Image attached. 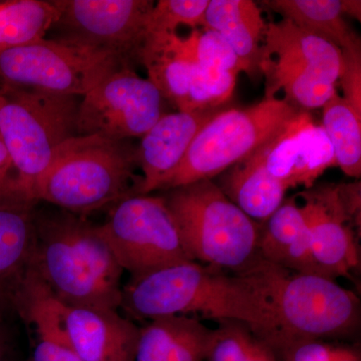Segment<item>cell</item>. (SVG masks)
Instances as JSON below:
<instances>
[{"mask_svg": "<svg viewBox=\"0 0 361 361\" xmlns=\"http://www.w3.org/2000/svg\"><path fill=\"white\" fill-rule=\"evenodd\" d=\"M120 308L137 319L183 315L219 324L237 322L248 327L273 350L277 343L276 323L262 294L245 278L227 275L198 262L132 277L123 287Z\"/></svg>", "mask_w": 361, "mask_h": 361, "instance_id": "6da1fadb", "label": "cell"}, {"mask_svg": "<svg viewBox=\"0 0 361 361\" xmlns=\"http://www.w3.org/2000/svg\"><path fill=\"white\" fill-rule=\"evenodd\" d=\"M32 267L66 305L118 310L123 268L97 230L82 216L54 218L35 214Z\"/></svg>", "mask_w": 361, "mask_h": 361, "instance_id": "7a4b0ae2", "label": "cell"}, {"mask_svg": "<svg viewBox=\"0 0 361 361\" xmlns=\"http://www.w3.org/2000/svg\"><path fill=\"white\" fill-rule=\"evenodd\" d=\"M235 275L267 301L277 326L276 355L297 342L350 336L360 324V298L332 278L293 272L260 255Z\"/></svg>", "mask_w": 361, "mask_h": 361, "instance_id": "3957f363", "label": "cell"}, {"mask_svg": "<svg viewBox=\"0 0 361 361\" xmlns=\"http://www.w3.org/2000/svg\"><path fill=\"white\" fill-rule=\"evenodd\" d=\"M137 149L126 140L75 135L56 149L33 198L82 216L137 195Z\"/></svg>", "mask_w": 361, "mask_h": 361, "instance_id": "277c9868", "label": "cell"}, {"mask_svg": "<svg viewBox=\"0 0 361 361\" xmlns=\"http://www.w3.org/2000/svg\"><path fill=\"white\" fill-rule=\"evenodd\" d=\"M167 192L163 197L195 262L237 274L259 257L262 223L235 205L217 183L199 180Z\"/></svg>", "mask_w": 361, "mask_h": 361, "instance_id": "5b68a950", "label": "cell"}, {"mask_svg": "<svg viewBox=\"0 0 361 361\" xmlns=\"http://www.w3.org/2000/svg\"><path fill=\"white\" fill-rule=\"evenodd\" d=\"M78 97L0 85V135L28 198L35 200V183L56 149L78 135Z\"/></svg>", "mask_w": 361, "mask_h": 361, "instance_id": "8992f818", "label": "cell"}, {"mask_svg": "<svg viewBox=\"0 0 361 361\" xmlns=\"http://www.w3.org/2000/svg\"><path fill=\"white\" fill-rule=\"evenodd\" d=\"M298 111L276 97L247 108L220 110L202 128L180 165L158 190L213 180L272 141Z\"/></svg>", "mask_w": 361, "mask_h": 361, "instance_id": "52a82bcc", "label": "cell"}, {"mask_svg": "<svg viewBox=\"0 0 361 361\" xmlns=\"http://www.w3.org/2000/svg\"><path fill=\"white\" fill-rule=\"evenodd\" d=\"M123 66L113 52L44 37L0 51V85L84 97Z\"/></svg>", "mask_w": 361, "mask_h": 361, "instance_id": "ba28073f", "label": "cell"}, {"mask_svg": "<svg viewBox=\"0 0 361 361\" xmlns=\"http://www.w3.org/2000/svg\"><path fill=\"white\" fill-rule=\"evenodd\" d=\"M97 230L118 264L132 277L195 262L163 196L133 195L123 199Z\"/></svg>", "mask_w": 361, "mask_h": 361, "instance_id": "9c48e42d", "label": "cell"}, {"mask_svg": "<svg viewBox=\"0 0 361 361\" xmlns=\"http://www.w3.org/2000/svg\"><path fill=\"white\" fill-rule=\"evenodd\" d=\"M163 99L149 80L123 66L82 97L78 104V135L142 137L164 115Z\"/></svg>", "mask_w": 361, "mask_h": 361, "instance_id": "30bf717a", "label": "cell"}, {"mask_svg": "<svg viewBox=\"0 0 361 361\" xmlns=\"http://www.w3.org/2000/svg\"><path fill=\"white\" fill-rule=\"evenodd\" d=\"M61 40L140 61L152 0H59Z\"/></svg>", "mask_w": 361, "mask_h": 361, "instance_id": "8fae6325", "label": "cell"}, {"mask_svg": "<svg viewBox=\"0 0 361 361\" xmlns=\"http://www.w3.org/2000/svg\"><path fill=\"white\" fill-rule=\"evenodd\" d=\"M301 212L310 235L313 257L324 276L350 278L360 264L355 222L339 185H322L301 192Z\"/></svg>", "mask_w": 361, "mask_h": 361, "instance_id": "7c38bea8", "label": "cell"}, {"mask_svg": "<svg viewBox=\"0 0 361 361\" xmlns=\"http://www.w3.org/2000/svg\"><path fill=\"white\" fill-rule=\"evenodd\" d=\"M336 166L334 149L322 125L300 111L266 146V167L287 189H310L327 170Z\"/></svg>", "mask_w": 361, "mask_h": 361, "instance_id": "4fadbf2b", "label": "cell"}, {"mask_svg": "<svg viewBox=\"0 0 361 361\" xmlns=\"http://www.w3.org/2000/svg\"><path fill=\"white\" fill-rule=\"evenodd\" d=\"M63 341L82 361H132L140 327L118 310L63 303Z\"/></svg>", "mask_w": 361, "mask_h": 361, "instance_id": "5bb4252c", "label": "cell"}, {"mask_svg": "<svg viewBox=\"0 0 361 361\" xmlns=\"http://www.w3.org/2000/svg\"><path fill=\"white\" fill-rule=\"evenodd\" d=\"M35 202L23 195L0 200V319L16 314V302L32 269Z\"/></svg>", "mask_w": 361, "mask_h": 361, "instance_id": "9a60e30c", "label": "cell"}, {"mask_svg": "<svg viewBox=\"0 0 361 361\" xmlns=\"http://www.w3.org/2000/svg\"><path fill=\"white\" fill-rule=\"evenodd\" d=\"M219 111H178L164 114L159 118L142 135L137 148V166L142 173L137 195H149L159 189L180 165L202 128Z\"/></svg>", "mask_w": 361, "mask_h": 361, "instance_id": "2e32d148", "label": "cell"}, {"mask_svg": "<svg viewBox=\"0 0 361 361\" xmlns=\"http://www.w3.org/2000/svg\"><path fill=\"white\" fill-rule=\"evenodd\" d=\"M215 337L199 318H156L140 327L132 361H205Z\"/></svg>", "mask_w": 361, "mask_h": 361, "instance_id": "e0dca14e", "label": "cell"}, {"mask_svg": "<svg viewBox=\"0 0 361 361\" xmlns=\"http://www.w3.org/2000/svg\"><path fill=\"white\" fill-rule=\"evenodd\" d=\"M263 59L291 68L311 71L336 84L343 68L342 52L336 45L281 20L267 23Z\"/></svg>", "mask_w": 361, "mask_h": 361, "instance_id": "ac0fdd59", "label": "cell"}, {"mask_svg": "<svg viewBox=\"0 0 361 361\" xmlns=\"http://www.w3.org/2000/svg\"><path fill=\"white\" fill-rule=\"evenodd\" d=\"M267 23L252 0H209L204 30L219 33L237 54L251 80L262 75V49Z\"/></svg>", "mask_w": 361, "mask_h": 361, "instance_id": "d6986e66", "label": "cell"}, {"mask_svg": "<svg viewBox=\"0 0 361 361\" xmlns=\"http://www.w3.org/2000/svg\"><path fill=\"white\" fill-rule=\"evenodd\" d=\"M259 254L285 269L322 275L313 257L310 231L295 198L284 200L262 223Z\"/></svg>", "mask_w": 361, "mask_h": 361, "instance_id": "ffe728a7", "label": "cell"}, {"mask_svg": "<svg viewBox=\"0 0 361 361\" xmlns=\"http://www.w3.org/2000/svg\"><path fill=\"white\" fill-rule=\"evenodd\" d=\"M267 144L232 166L218 184L235 205L259 223H264L281 206L288 191L266 167Z\"/></svg>", "mask_w": 361, "mask_h": 361, "instance_id": "44dd1931", "label": "cell"}, {"mask_svg": "<svg viewBox=\"0 0 361 361\" xmlns=\"http://www.w3.org/2000/svg\"><path fill=\"white\" fill-rule=\"evenodd\" d=\"M140 63L152 82L179 111H187L193 61L188 56L182 37L177 33L147 35Z\"/></svg>", "mask_w": 361, "mask_h": 361, "instance_id": "7402d4cb", "label": "cell"}, {"mask_svg": "<svg viewBox=\"0 0 361 361\" xmlns=\"http://www.w3.org/2000/svg\"><path fill=\"white\" fill-rule=\"evenodd\" d=\"M260 4L341 51H361L360 37L344 20L341 0H265Z\"/></svg>", "mask_w": 361, "mask_h": 361, "instance_id": "603a6c76", "label": "cell"}, {"mask_svg": "<svg viewBox=\"0 0 361 361\" xmlns=\"http://www.w3.org/2000/svg\"><path fill=\"white\" fill-rule=\"evenodd\" d=\"M59 13L58 0L0 1V51L44 39Z\"/></svg>", "mask_w": 361, "mask_h": 361, "instance_id": "cb8c5ba5", "label": "cell"}, {"mask_svg": "<svg viewBox=\"0 0 361 361\" xmlns=\"http://www.w3.org/2000/svg\"><path fill=\"white\" fill-rule=\"evenodd\" d=\"M264 75L265 97H275L283 90L284 101L298 111H308L322 108L336 94V84L318 77L311 71L299 70L265 59L261 66Z\"/></svg>", "mask_w": 361, "mask_h": 361, "instance_id": "d4e9b609", "label": "cell"}, {"mask_svg": "<svg viewBox=\"0 0 361 361\" xmlns=\"http://www.w3.org/2000/svg\"><path fill=\"white\" fill-rule=\"evenodd\" d=\"M322 127L336 157V166L348 177H361V115L338 92L322 106Z\"/></svg>", "mask_w": 361, "mask_h": 361, "instance_id": "484cf974", "label": "cell"}, {"mask_svg": "<svg viewBox=\"0 0 361 361\" xmlns=\"http://www.w3.org/2000/svg\"><path fill=\"white\" fill-rule=\"evenodd\" d=\"M205 361H279L266 342L245 325L226 322L216 329L215 341Z\"/></svg>", "mask_w": 361, "mask_h": 361, "instance_id": "4316f807", "label": "cell"}, {"mask_svg": "<svg viewBox=\"0 0 361 361\" xmlns=\"http://www.w3.org/2000/svg\"><path fill=\"white\" fill-rule=\"evenodd\" d=\"M238 75L237 71L204 68L194 63L187 111L219 110L232 97Z\"/></svg>", "mask_w": 361, "mask_h": 361, "instance_id": "83f0119b", "label": "cell"}, {"mask_svg": "<svg viewBox=\"0 0 361 361\" xmlns=\"http://www.w3.org/2000/svg\"><path fill=\"white\" fill-rule=\"evenodd\" d=\"M209 0H160L149 13L147 35L176 33L180 25L198 30L205 23Z\"/></svg>", "mask_w": 361, "mask_h": 361, "instance_id": "f1b7e54d", "label": "cell"}, {"mask_svg": "<svg viewBox=\"0 0 361 361\" xmlns=\"http://www.w3.org/2000/svg\"><path fill=\"white\" fill-rule=\"evenodd\" d=\"M182 40L185 51L196 65L239 73L245 71L237 54L219 33L195 30Z\"/></svg>", "mask_w": 361, "mask_h": 361, "instance_id": "f546056e", "label": "cell"}, {"mask_svg": "<svg viewBox=\"0 0 361 361\" xmlns=\"http://www.w3.org/2000/svg\"><path fill=\"white\" fill-rule=\"evenodd\" d=\"M342 99L361 115V51H342Z\"/></svg>", "mask_w": 361, "mask_h": 361, "instance_id": "4dcf8cb0", "label": "cell"}, {"mask_svg": "<svg viewBox=\"0 0 361 361\" xmlns=\"http://www.w3.org/2000/svg\"><path fill=\"white\" fill-rule=\"evenodd\" d=\"M338 348L324 341H301L283 349L277 357L279 361H332Z\"/></svg>", "mask_w": 361, "mask_h": 361, "instance_id": "1f68e13d", "label": "cell"}, {"mask_svg": "<svg viewBox=\"0 0 361 361\" xmlns=\"http://www.w3.org/2000/svg\"><path fill=\"white\" fill-rule=\"evenodd\" d=\"M30 361H82L68 345L61 342L37 337Z\"/></svg>", "mask_w": 361, "mask_h": 361, "instance_id": "d6a6232c", "label": "cell"}, {"mask_svg": "<svg viewBox=\"0 0 361 361\" xmlns=\"http://www.w3.org/2000/svg\"><path fill=\"white\" fill-rule=\"evenodd\" d=\"M0 182L16 183L13 164L0 135Z\"/></svg>", "mask_w": 361, "mask_h": 361, "instance_id": "836d02e7", "label": "cell"}, {"mask_svg": "<svg viewBox=\"0 0 361 361\" xmlns=\"http://www.w3.org/2000/svg\"><path fill=\"white\" fill-rule=\"evenodd\" d=\"M6 322V320L0 319V361H14L13 344Z\"/></svg>", "mask_w": 361, "mask_h": 361, "instance_id": "e575fe53", "label": "cell"}, {"mask_svg": "<svg viewBox=\"0 0 361 361\" xmlns=\"http://www.w3.org/2000/svg\"><path fill=\"white\" fill-rule=\"evenodd\" d=\"M332 361H361L360 351L348 346H339L336 357Z\"/></svg>", "mask_w": 361, "mask_h": 361, "instance_id": "d590c367", "label": "cell"}, {"mask_svg": "<svg viewBox=\"0 0 361 361\" xmlns=\"http://www.w3.org/2000/svg\"><path fill=\"white\" fill-rule=\"evenodd\" d=\"M343 14H348L355 20H361V2L360 0H341Z\"/></svg>", "mask_w": 361, "mask_h": 361, "instance_id": "8d00e7d4", "label": "cell"}, {"mask_svg": "<svg viewBox=\"0 0 361 361\" xmlns=\"http://www.w3.org/2000/svg\"><path fill=\"white\" fill-rule=\"evenodd\" d=\"M16 195H23V196L27 197L20 191L16 183L0 182V200L7 198V197L16 196Z\"/></svg>", "mask_w": 361, "mask_h": 361, "instance_id": "74e56055", "label": "cell"}]
</instances>
